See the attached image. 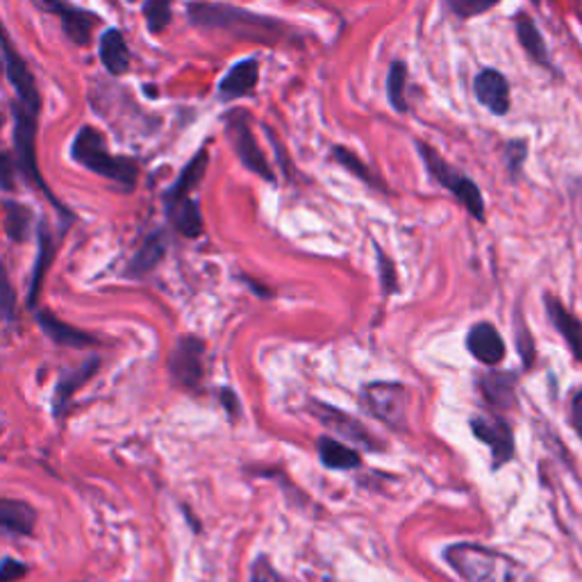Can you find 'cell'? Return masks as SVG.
I'll list each match as a JSON object with an SVG mask.
<instances>
[{"label":"cell","instance_id":"6da1fadb","mask_svg":"<svg viewBox=\"0 0 582 582\" xmlns=\"http://www.w3.org/2000/svg\"><path fill=\"white\" fill-rule=\"evenodd\" d=\"M187 18L196 28L221 30L237 39L277 46V44H300L298 33L289 23L277 21L267 14L250 12L227 3H208V0H194L187 5Z\"/></svg>","mask_w":582,"mask_h":582},{"label":"cell","instance_id":"7a4b0ae2","mask_svg":"<svg viewBox=\"0 0 582 582\" xmlns=\"http://www.w3.org/2000/svg\"><path fill=\"white\" fill-rule=\"evenodd\" d=\"M69 156L75 164L119 185L123 191H133L139 181V166L133 158L114 156L106 146V137L94 125H83L71 141Z\"/></svg>","mask_w":582,"mask_h":582},{"label":"cell","instance_id":"3957f363","mask_svg":"<svg viewBox=\"0 0 582 582\" xmlns=\"http://www.w3.org/2000/svg\"><path fill=\"white\" fill-rule=\"evenodd\" d=\"M444 560L467 582H533L530 571L515 558L478 544H453Z\"/></svg>","mask_w":582,"mask_h":582},{"label":"cell","instance_id":"277c9868","mask_svg":"<svg viewBox=\"0 0 582 582\" xmlns=\"http://www.w3.org/2000/svg\"><path fill=\"white\" fill-rule=\"evenodd\" d=\"M10 110H12V121H14L12 144H14V160H16L18 175L33 189L41 191L48 198L50 206H55V210L62 216H66V221H73V212L66 210L60 202V198L53 191H50V187L46 185L44 175H41V169H39V160H37V123H39V114L21 108L16 100H12Z\"/></svg>","mask_w":582,"mask_h":582},{"label":"cell","instance_id":"5b68a950","mask_svg":"<svg viewBox=\"0 0 582 582\" xmlns=\"http://www.w3.org/2000/svg\"><path fill=\"white\" fill-rule=\"evenodd\" d=\"M414 144H417V153L423 160V166H425L430 178L439 183L444 189H448L455 198H458L465 206V210L475 221L485 223V216H487L485 198H483V191H480V187L473 183V178H469L465 171L455 169L435 146H430L421 139H417Z\"/></svg>","mask_w":582,"mask_h":582},{"label":"cell","instance_id":"8992f818","mask_svg":"<svg viewBox=\"0 0 582 582\" xmlns=\"http://www.w3.org/2000/svg\"><path fill=\"white\" fill-rule=\"evenodd\" d=\"M0 58H3L5 75L14 89L16 103L28 112L41 114V91H39L37 78L33 69L28 66V62H25L23 55L18 53V48L14 46L3 18H0Z\"/></svg>","mask_w":582,"mask_h":582},{"label":"cell","instance_id":"52a82bcc","mask_svg":"<svg viewBox=\"0 0 582 582\" xmlns=\"http://www.w3.org/2000/svg\"><path fill=\"white\" fill-rule=\"evenodd\" d=\"M225 135H227V139H231L239 162L250 173L260 175V178L267 181V183H275V173H273L267 156L262 153V148H260L256 135H252L250 119H248L246 112L233 110L231 114L225 116Z\"/></svg>","mask_w":582,"mask_h":582},{"label":"cell","instance_id":"ba28073f","mask_svg":"<svg viewBox=\"0 0 582 582\" xmlns=\"http://www.w3.org/2000/svg\"><path fill=\"white\" fill-rule=\"evenodd\" d=\"M362 403L369 414L394 430L408 428L410 392L398 383H371L362 392Z\"/></svg>","mask_w":582,"mask_h":582},{"label":"cell","instance_id":"9c48e42d","mask_svg":"<svg viewBox=\"0 0 582 582\" xmlns=\"http://www.w3.org/2000/svg\"><path fill=\"white\" fill-rule=\"evenodd\" d=\"M33 5L46 14H53L62 23V33L73 46H89L94 28L100 23V16L83 10L78 5H69L66 0H33Z\"/></svg>","mask_w":582,"mask_h":582},{"label":"cell","instance_id":"30bf717a","mask_svg":"<svg viewBox=\"0 0 582 582\" xmlns=\"http://www.w3.org/2000/svg\"><path fill=\"white\" fill-rule=\"evenodd\" d=\"M471 433L475 439L487 444L494 467L508 465L515 458V435L510 423L498 414H478L471 419Z\"/></svg>","mask_w":582,"mask_h":582},{"label":"cell","instance_id":"8fae6325","mask_svg":"<svg viewBox=\"0 0 582 582\" xmlns=\"http://www.w3.org/2000/svg\"><path fill=\"white\" fill-rule=\"evenodd\" d=\"M171 373L178 385L187 389H198L206 375V344L198 337H181L171 352Z\"/></svg>","mask_w":582,"mask_h":582},{"label":"cell","instance_id":"7c38bea8","mask_svg":"<svg viewBox=\"0 0 582 582\" xmlns=\"http://www.w3.org/2000/svg\"><path fill=\"white\" fill-rule=\"evenodd\" d=\"M510 81L498 69H483L475 73L473 78V96L480 106H483L494 116H505L512 108V94Z\"/></svg>","mask_w":582,"mask_h":582},{"label":"cell","instance_id":"4fadbf2b","mask_svg":"<svg viewBox=\"0 0 582 582\" xmlns=\"http://www.w3.org/2000/svg\"><path fill=\"white\" fill-rule=\"evenodd\" d=\"M164 212L169 223L187 239H196L202 235V214L198 202L187 191H173L166 189L162 194Z\"/></svg>","mask_w":582,"mask_h":582},{"label":"cell","instance_id":"5bb4252c","mask_svg":"<svg viewBox=\"0 0 582 582\" xmlns=\"http://www.w3.org/2000/svg\"><path fill=\"white\" fill-rule=\"evenodd\" d=\"M260 83V62L256 58L242 60L225 71L216 87V98L221 103H235V100L256 94Z\"/></svg>","mask_w":582,"mask_h":582},{"label":"cell","instance_id":"9a60e30c","mask_svg":"<svg viewBox=\"0 0 582 582\" xmlns=\"http://www.w3.org/2000/svg\"><path fill=\"white\" fill-rule=\"evenodd\" d=\"M312 414L327 428L333 430V433L342 439H348L350 444H356L360 448L373 450L375 448V439L367 433V428L356 419L350 417L337 408H331V405H323V403H314L312 405Z\"/></svg>","mask_w":582,"mask_h":582},{"label":"cell","instance_id":"2e32d148","mask_svg":"<svg viewBox=\"0 0 582 582\" xmlns=\"http://www.w3.org/2000/svg\"><path fill=\"white\" fill-rule=\"evenodd\" d=\"M512 23H515L517 41L523 48V53L530 58V62H535L537 66L548 69L550 73H555V64L550 62L546 39H544L542 30H540V25L535 23V18L530 16L528 12H517Z\"/></svg>","mask_w":582,"mask_h":582},{"label":"cell","instance_id":"e0dca14e","mask_svg":"<svg viewBox=\"0 0 582 582\" xmlns=\"http://www.w3.org/2000/svg\"><path fill=\"white\" fill-rule=\"evenodd\" d=\"M98 58L103 69L114 75V78H123L125 73L133 66L131 48L125 44V37L119 28H108L98 39Z\"/></svg>","mask_w":582,"mask_h":582},{"label":"cell","instance_id":"ac0fdd59","mask_svg":"<svg viewBox=\"0 0 582 582\" xmlns=\"http://www.w3.org/2000/svg\"><path fill=\"white\" fill-rule=\"evenodd\" d=\"M467 348L471 356L487 367L500 364L505 358V344L492 323H475L467 335Z\"/></svg>","mask_w":582,"mask_h":582},{"label":"cell","instance_id":"d6986e66","mask_svg":"<svg viewBox=\"0 0 582 582\" xmlns=\"http://www.w3.org/2000/svg\"><path fill=\"white\" fill-rule=\"evenodd\" d=\"M519 375L515 371H490L480 377V394L494 410H508L517 403Z\"/></svg>","mask_w":582,"mask_h":582},{"label":"cell","instance_id":"ffe728a7","mask_svg":"<svg viewBox=\"0 0 582 582\" xmlns=\"http://www.w3.org/2000/svg\"><path fill=\"white\" fill-rule=\"evenodd\" d=\"M546 310L555 331L565 337L569 350L573 352V360L582 364V321L575 314H571L562 306V300L555 296H546Z\"/></svg>","mask_w":582,"mask_h":582},{"label":"cell","instance_id":"44dd1931","mask_svg":"<svg viewBox=\"0 0 582 582\" xmlns=\"http://www.w3.org/2000/svg\"><path fill=\"white\" fill-rule=\"evenodd\" d=\"M37 525V512L33 505L16 498H0V530L21 537H30Z\"/></svg>","mask_w":582,"mask_h":582},{"label":"cell","instance_id":"7402d4cb","mask_svg":"<svg viewBox=\"0 0 582 582\" xmlns=\"http://www.w3.org/2000/svg\"><path fill=\"white\" fill-rule=\"evenodd\" d=\"M37 323L41 331L46 333V337L53 339L60 346L66 348H91L98 344V339L85 331H78V327H73L71 323H64L62 319H58L55 314L50 312H37Z\"/></svg>","mask_w":582,"mask_h":582},{"label":"cell","instance_id":"603a6c76","mask_svg":"<svg viewBox=\"0 0 582 582\" xmlns=\"http://www.w3.org/2000/svg\"><path fill=\"white\" fill-rule=\"evenodd\" d=\"M164 256H166V233L164 231L150 233L144 239V244L137 248L128 269H125V275L144 277L150 271L158 269V264L164 260Z\"/></svg>","mask_w":582,"mask_h":582},{"label":"cell","instance_id":"cb8c5ba5","mask_svg":"<svg viewBox=\"0 0 582 582\" xmlns=\"http://www.w3.org/2000/svg\"><path fill=\"white\" fill-rule=\"evenodd\" d=\"M55 260V239L48 231V223L41 221L37 227V260H35V271L30 277V294H28V306L35 308L37 306V298L41 292V283L46 277V271L50 269Z\"/></svg>","mask_w":582,"mask_h":582},{"label":"cell","instance_id":"d4e9b609","mask_svg":"<svg viewBox=\"0 0 582 582\" xmlns=\"http://www.w3.org/2000/svg\"><path fill=\"white\" fill-rule=\"evenodd\" d=\"M98 367H100V360L98 358H91L83 367L73 369V371H69V373H64L60 377V383L55 387V398H53V408H55L53 412H55V417H62L69 410V403H71L73 394L78 392L89 381V377H94V373L98 371Z\"/></svg>","mask_w":582,"mask_h":582},{"label":"cell","instance_id":"484cf974","mask_svg":"<svg viewBox=\"0 0 582 582\" xmlns=\"http://www.w3.org/2000/svg\"><path fill=\"white\" fill-rule=\"evenodd\" d=\"M317 450H319V458H321L325 469L350 471V469H358L362 465L358 450L348 448L346 444H342L339 439H333V437H321L317 442Z\"/></svg>","mask_w":582,"mask_h":582},{"label":"cell","instance_id":"4316f807","mask_svg":"<svg viewBox=\"0 0 582 582\" xmlns=\"http://www.w3.org/2000/svg\"><path fill=\"white\" fill-rule=\"evenodd\" d=\"M408 75H410V69L403 60H394L389 64V71H387V100H389V106H392V110L396 114H408L410 112L408 91H405V87H408Z\"/></svg>","mask_w":582,"mask_h":582},{"label":"cell","instance_id":"83f0119b","mask_svg":"<svg viewBox=\"0 0 582 582\" xmlns=\"http://www.w3.org/2000/svg\"><path fill=\"white\" fill-rule=\"evenodd\" d=\"M5 233L12 242H25L33 225V210L28 206H23L18 200H5Z\"/></svg>","mask_w":582,"mask_h":582},{"label":"cell","instance_id":"f1b7e54d","mask_svg":"<svg viewBox=\"0 0 582 582\" xmlns=\"http://www.w3.org/2000/svg\"><path fill=\"white\" fill-rule=\"evenodd\" d=\"M331 158H333L344 171H348L350 175H356V178L362 181L364 185H369V187H381V185L375 183V178L371 175L369 166L364 164V160L356 153V150H350V148H346V146H342V144H335V146L331 148Z\"/></svg>","mask_w":582,"mask_h":582},{"label":"cell","instance_id":"f546056e","mask_svg":"<svg viewBox=\"0 0 582 582\" xmlns=\"http://www.w3.org/2000/svg\"><path fill=\"white\" fill-rule=\"evenodd\" d=\"M173 18V0H144V21L150 35H162Z\"/></svg>","mask_w":582,"mask_h":582},{"label":"cell","instance_id":"4dcf8cb0","mask_svg":"<svg viewBox=\"0 0 582 582\" xmlns=\"http://www.w3.org/2000/svg\"><path fill=\"white\" fill-rule=\"evenodd\" d=\"M528 160V141L525 139H510L503 146V162L512 178L523 171V164Z\"/></svg>","mask_w":582,"mask_h":582},{"label":"cell","instance_id":"1f68e13d","mask_svg":"<svg viewBox=\"0 0 582 582\" xmlns=\"http://www.w3.org/2000/svg\"><path fill=\"white\" fill-rule=\"evenodd\" d=\"M496 5H500V0H448L450 12L462 21H469L473 16H480V14H487Z\"/></svg>","mask_w":582,"mask_h":582},{"label":"cell","instance_id":"d6a6232c","mask_svg":"<svg viewBox=\"0 0 582 582\" xmlns=\"http://www.w3.org/2000/svg\"><path fill=\"white\" fill-rule=\"evenodd\" d=\"M16 310V294L10 283L8 269L0 262V321H10Z\"/></svg>","mask_w":582,"mask_h":582},{"label":"cell","instance_id":"836d02e7","mask_svg":"<svg viewBox=\"0 0 582 582\" xmlns=\"http://www.w3.org/2000/svg\"><path fill=\"white\" fill-rule=\"evenodd\" d=\"M16 160L14 153L8 150H0V189L3 191H14L16 187Z\"/></svg>","mask_w":582,"mask_h":582},{"label":"cell","instance_id":"e575fe53","mask_svg":"<svg viewBox=\"0 0 582 582\" xmlns=\"http://www.w3.org/2000/svg\"><path fill=\"white\" fill-rule=\"evenodd\" d=\"M375 256H377V269H381V281L387 294L396 292V269L394 262L385 256V250L375 244Z\"/></svg>","mask_w":582,"mask_h":582},{"label":"cell","instance_id":"d590c367","mask_svg":"<svg viewBox=\"0 0 582 582\" xmlns=\"http://www.w3.org/2000/svg\"><path fill=\"white\" fill-rule=\"evenodd\" d=\"M28 565H23L14 558H3L0 560V582H16L21 578L28 575Z\"/></svg>","mask_w":582,"mask_h":582},{"label":"cell","instance_id":"8d00e7d4","mask_svg":"<svg viewBox=\"0 0 582 582\" xmlns=\"http://www.w3.org/2000/svg\"><path fill=\"white\" fill-rule=\"evenodd\" d=\"M250 582H281V575L275 573V569L271 567L267 558H260L256 565H252Z\"/></svg>","mask_w":582,"mask_h":582},{"label":"cell","instance_id":"74e56055","mask_svg":"<svg viewBox=\"0 0 582 582\" xmlns=\"http://www.w3.org/2000/svg\"><path fill=\"white\" fill-rule=\"evenodd\" d=\"M571 423L575 435L582 439V387L571 398Z\"/></svg>","mask_w":582,"mask_h":582},{"label":"cell","instance_id":"f35d334b","mask_svg":"<svg viewBox=\"0 0 582 582\" xmlns=\"http://www.w3.org/2000/svg\"><path fill=\"white\" fill-rule=\"evenodd\" d=\"M221 400L225 405V410L231 412V417L239 414V398H237V394L233 389H223L221 392Z\"/></svg>","mask_w":582,"mask_h":582},{"label":"cell","instance_id":"ab89813d","mask_svg":"<svg viewBox=\"0 0 582 582\" xmlns=\"http://www.w3.org/2000/svg\"><path fill=\"white\" fill-rule=\"evenodd\" d=\"M5 73V64H3V58H0V75Z\"/></svg>","mask_w":582,"mask_h":582},{"label":"cell","instance_id":"60d3db41","mask_svg":"<svg viewBox=\"0 0 582 582\" xmlns=\"http://www.w3.org/2000/svg\"><path fill=\"white\" fill-rule=\"evenodd\" d=\"M3 125H5V116H3V112H0V128H3Z\"/></svg>","mask_w":582,"mask_h":582},{"label":"cell","instance_id":"b9f144b4","mask_svg":"<svg viewBox=\"0 0 582 582\" xmlns=\"http://www.w3.org/2000/svg\"><path fill=\"white\" fill-rule=\"evenodd\" d=\"M128 3H137V0H128Z\"/></svg>","mask_w":582,"mask_h":582}]
</instances>
